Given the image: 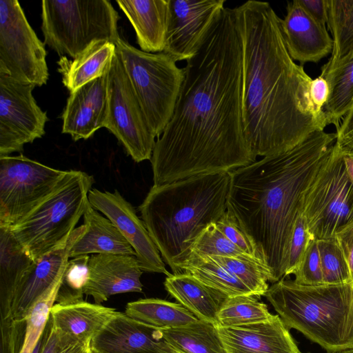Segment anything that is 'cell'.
<instances>
[{"instance_id": "26", "label": "cell", "mask_w": 353, "mask_h": 353, "mask_svg": "<svg viewBox=\"0 0 353 353\" xmlns=\"http://www.w3.org/2000/svg\"><path fill=\"white\" fill-rule=\"evenodd\" d=\"M116 54L115 43L107 40L92 42L74 59L60 57L58 71L70 93L106 74Z\"/></svg>"}, {"instance_id": "16", "label": "cell", "mask_w": 353, "mask_h": 353, "mask_svg": "<svg viewBox=\"0 0 353 353\" xmlns=\"http://www.w3.org/2000/svg\"><path fill=\"white\" fill-rule=\"evenodd\" d=\"M85 230L83 224L75 228L64 246L33 262L14 292L8 316L1 321L26 323V319L34 304L62 276L70 258V251Z\"/></svg>"}, {"instance_id": "3", "label": "cell", "mask_w": 353, "mask_h": 353, "mask_svg": "<svg viewBox=\"0 0 353 353\" xmlns=\"http://www.w3.org/2000/svg\"><path fill=\"white\" fill-rule=\"evenodd\" d=\"M336 139V133L315 131L288 151L230 172L227 211L255 244L272 283L285 277L303 194Z\"/></svg>"}, {"instance_id": "33", "label": "cell", "mask_w": 353, "mask_h": 353, "mask_svg": "<svg viewBox=\"0 0 353 353\" xmlns=\"http://www.w3.org/2000/svg\"><path fill=\"white\" fill-rule=\"evenodd\" d=\"M259 299L252 294L228 297L218 314L217 325L232 327L271 319L274 315Z\"/></svg>"}, {"instance_id": "34", "label": "cell", "mask_w": 353, "mask_h": 353, "mask_svg": "<svg viewBox=\"0 0 353 353\" xmlns=\"http://www.w3.org/2000/svg\"><path fill=\"white\" fill-rule=\"evenodd\" d=\"M212 259L234 274L254 294L264 296L272 283V274L268 267L256 261L234 257L212 256Z\"/></svg>"}, {"instance_id": "47", "label": "cell", "mask_w": 353, "mask_h": 353, "mask_svg": "<svg viewBox=\"0 0 353 353\" xmlns=\"http://www.w3.org/2000/svg\"><path fill=\"white\" fill-rule=\"evenodd\" d=\"M341 151L343 153L347 175L353 183V153L347 150H341Z\"/></svg>"}, {"instance_id": "20", "label": "cell", "mask_w": 353, "mask_h": 353, "mask_svg": "<svg viewBox=\"0 0 353 353\" xmlns=\"http://www.w3.org/2000/svg\"><path fill=\"white\" fill-rule=\"evenodd\" d=\"M281 27L290 57L301 64L317 63L332 52L333 40L325 26L307 13L298 0L288 2Z\"/></svg>"}, {"instance_id": "42", "label": "cell", "mask_w": 353, "mask_h": 353, "mask_svg": "<svg viewBox=\"0 0 353 353\" xmlns=\"http://www.w3.org/2000/svg\"><path fill=\"white\" fill-rule=\"evenodd\" d=\"M216 224L219 230L231 242L266 265L254 242L241 228L235 218L228 211L225 212Z\"/></svg>"}, {"instance_id": "11", "label": "cell", "mask_w": 353, "mask_h": 353, "mask_svg": "<svg viewBox=\"0 0 353 353\" xmlns=\"http://www.w3.org/2000/svg\"><path fill=\"white\" fill-rule=\"evenodd\" d=\"M0 72L35 87L49 77L45 43L17 0H0Z\"/></svg>"}, {"instance_id": "1", "label": "cell", "mask_w": 353, "mask_h": 353, "mask_svg": "<svg viewBox=\"0 0 353 353\" xmlns=\"http://www.w3.org/2000/svg\"><path fill=\"white\" fill-rule=\"evenodd\" d=\"M186 61L172 116L150 159L153 185L232 172L256 161L243 132L242 46L234 8L223 9Z\"/></svg>"}, {"instance_id": "8", "label": "cell", "mask_w": 353, "mask_h": 353, "mask_svg": "<svg viewBox=\"0 0 353 353\" xmlns=\"http://www.w3.org/2000/svg\"><path fill=\"white\" fill-rule=\"evenodd\" d=\"M119 57L151 131L159 138L170 120L185 78V69L164 52L139 50L120 38Z\"/></svg>"}, {"instance_id": "46", "label": "cell", "mask_w": 353, "mask_h": 353, "mask_svg": "<svg viewBox=\"0 0 353 353\" xmlns=\"http://www.w3.org/2000/svg\"><path fill=\"white\" fill-rule=\"evenodd\" d=\"M298 1L315 20L323 25L327 24V0H298Z\"/></svg>"}, {"instance_id": "51", "label": "cell", "mask_w": 353, "mask_h": 353, "mask_svg": "<svg viewBox=\"0 0 353 353\" xmlns=\"http://www.w3.org/2000/svg\"><path fill=\"white\" fill-rule=\"evenodd\" d=\"M92 353H95V352H92Z\"/></svg>"}, {"instance_id": "6", "label": "cell", "mask_w": 353, "mask_h": 353, "mask_svg": "<svg viewBox=\"0 0 353 353\" xmlns=\"http://www.w3.org/2000/svg\"><path fill=\"white\" fill-rule=\"evenodd\" d=\"M94 177L81 170H67L57 189L29 216L10 229L36 261L64 246L89 204Z\"/></svg>"}, {"instance_id": "21", "label": "cell", "mask_w": 353, "mask_h": 353, "mask_svg": "<svg viewBox=\"0 0 353 353\" xmlns=\"http://www.w3.org/2000/svg\"><path fill=\"white\" fill-rule=\"evenodd\" d=\"M217 330L226 353H302L281 317Z\"/></svg>"}, {"instance_id": "15", "label": "cell", "mask_w": 353, "mask_h": 353, "mask_svg": "<svg viewBox=\"0 0 353 353\" xmlns=\"http://www.w3.org/2000/svg\"><path fill=\"white\" fill-rule=\"evenodd\" d=\"M90 205L103 213L119 229L136 253L141 269L144 272L171 274L166 270L161 254L152 241L143 221L134 208L120 194L91 189L88 193Z\"/></svg>"}, {"instance_id": "28", "label": "cell", "mask_w": 353, "mask_h": 353, "mask_svg": "<svg viewBox=\"0 0 353 353\" xmlns=\"http://www.w3.org/2000/svg\"><path fill=\"white\" fill-rule=\"evenodd\" d=\"M321 75L329 86L323 111L327 124L337 129L353 104V52Z\"/></svg>"}, {"instance_id": "9", "label": "cell", "mask_w": 353, "mask_h": 353, "mask_svg": "<svg viewBox=\"0 0 353 353\" xmlns=\"http://www.w3.org/2000/svg\"><path fill=\"white\" fill-rule=\"evenodd\" d=\"M301 211L312 237L317 241L334 239L353 221V183L336 142L303 192Z\"/></svg>"}, {"instance_id": "48", "label": "cell", "mask_w": 353, "mask_h": 353, "mask_svg": "<svg viewBox=\"0 0 353 353\" xmlns=\"http://www.w3.org/2000/svg\"><path fill=\"white\" fill-rule=\"evenodd\" d=\"M327 353H353V348L341 350V351H336V352H327Z\"/></svg>"}, {"instance_id": "39", "label": "cell", "mask_w": 353, "mask_h": 353, "mask_svg": "<svg viewBox=\"0 0 353 353\" xmlns=\"http://www.w3.org/2000/svg\"><path fill=\"white\" fill-rule=\"evenodd\" d=\"M312 239L305 218L301 213L294 224L290 237L284 278L294 274L300 265Z\"/></svg>"}, {"instance_id": "44", "label": "cell", "mask_w": 353, "mask_h": 353, "mask_svg": "<svg viewBox=\"0 0 353 353\" xmlns=\"http://www.w3.org/2000/svg\"><path fill=\"white\" fill-rule=\"evenodd\" d=\"M334 239L344 254L353 281V221L340 229Z\"/></svg>"}, {"instance_id": "24", "label": "cell", "mask_w": 353, "mask_h": 353, "mask_svg": "<svg viewBox=\"0 0 353 353\" xmlns=\"http://www.w3.org/2000/svg\"><path fill=\"white\" fill-rule=\"evenodd\" d=\"M164 287L199 320L218 325V314L228 296L204 285L186 272L167 276Z\"/></svg>"}, {"instance_id": "13", "label": "cell", "mask_w": 353, "mask_h": 353, "mask_svg": "<svg viewBox=\"0 0 353 353\" xmlns=\"http://www.w3.org/2000/svg\"><path fill=\"white\" fill-rule=\"evenodd\" d=\"M34 88L0 72V157L21 152L45 134L48 119L33 97Z\"/></svg>"}, {"instance_id": "37", "label": "cell", "mask_w": 353, "mask_h": 353, "mask_svg": "<svg viewBox=\"0 0 353 353\" xmlns=\"http://www.w3.org/2000/svg\"><path fill=\"white\" fill-rule=\"evenodd\" d=\"M89 255L68 260L61 281L55 303L68 304L83 301V289L89 276Z\"/></svg>"}, {"instance_id": "5", "label": "cell", "mask_w": 353, "mask_h": 353, "mask_svg": "<svg viewBox=\"0 0 353 353\" xmlns=\"http://www.w3.org/2000/svg\"><path fill=\"white\" fill-rule=\"evenodd\" d=\"M264 296L289 330L299 331L327 352L353 348V281L304 285L283 278Z\"/></svg>"}, {"instance_id": "17", "label": "cell", "mask_w": 353, "mask_h": 353, "mask_svg": "<svg viewBox=\"0 0 353 353\" xmlns=\"http://www.w3.org/2000/svg\"><path fill=\"white\" fill-rule=\"evenodd\" d=\"M90 347L95 353H168L173 350L161 330L119 312L93 338Z\"/></svg>"}, {"instance_id": "50", "label": "cell", "mask_w": 353, "mask_h": 353, "mask_svg": "<svg viewBox=\"0 0 353 353\" xmlns=\"http://www.w3.org/2000/svg\"><path fill=\"white\" fill-rule=\"evenodd\" d=\"M347 151H348V150H347ZM350 152H352L353 153V151H350Z\"/></svg>"}, {"instance_id": "7", "label": "cell", "mask_w": 353, "mask_h": 353, "mask_svg": "<svg viewBox=\"0 0 353 353\" xmlns=\"http://www.w3.org/2000/svg\"><path fill=\"white\" fill-rule=\"evenodd\" d=\"M119 18L108 0L41 1L44 43L60 57L74 59L97 40L116 43Z\"/></svg>"}, {"instance_id": "38", "label": "cell", "mask_w": 353, "mask_h": 353, "mask_svg": "<svg viewBox=\"0 0 353 353\" xmlns=\"http://www.w3.org/2000/svg\"><path fill=\"white\" fill-rule=\"evenodd\" d=\"M323 283L326 285H342L352 282L350 269L336 239L318 241Z\"/></svg>"}, {"instance_id": "43", "label": "cell", "mask_w": 353, "mask_h": 353, "mask_svg": "<svg viewBox=\"0 0 353 353\" xmlns=\"http://www.w3.org/2000/svg\"><path fill=\"white\" fill-rule=\"evenodd\" d=\"M335 133L336 145L343 150L353 151V104Z\"/></svg>"}, {"instance_id": "52", "label": "cell", "mask_w": 353, "mask_h": 353, "mask_svg": "<svg viewBox=\"0 0 353 353\" xmlns=\"http://www.w3.org/2000/svg\"><path fill=\"white\" fill-rule=\"evenodd\" d=\"M303 353V352H302ZM307 353H310V352H307Z\"/></svg>"}, {"instance_id": "41", "label": "cell", "mask_w": 353, "mask_h": 353, "mask_svg": "<svg viewBox=\"0 0 353 353\" xmlns=\"http://www.w3.org/2000/svg\"><path fill=\"white\" fill-rule=\"evenodd\" d=\"M294 281L304 285L324 284L318 241L312 239L303 260L294 274Z\"/></svg>"}, {"instance_id": "32", "label": "cell", "mask_w": 353, "mask_h": 353, "mask_svg": "<svg viewBox=\"0 0 353 353\" xmlns=\"http://www.w3.org/2000/svg\"><path fill=\"white\" fill-rule=\"evenodd\" d=\"M204 285L219 290L229 297L254 294L234 274L210 256L191 254L181 267Z\"/></svg>"}, {"instance_id": "45", "label": "cell", "mask_w": 353, "mask_h": 353, "mask_svg": "<svg viewBox=\"0 0 353 353\" xmlns=\"http://www.w3.org/2000/svg\"><path fill=\"white\" fill-rule=\"evenodd\" d=\"M310 94L311 100L316 108L323 112V108L328 99L329 86L327 81L321 75L312 79Z\"/></svg>"}, {"instance_id": "4", "label": "cell", "mask_w": 353, "mask_h": 353, "mask_svg": "<svg viewBox=\"0 0 353 353\" xmlns=\"http://www.w3.org/2000/svg\"><path fill=\"white\" fill-rule=\"evenodd\" d=\"M230 172L197 175L153 185L139 206L143 221L164 262L173 274L191 254L194 240L227 211Z\"/></svg>"}, {"instance_id": "40", "label": "cell", "mask_w": 353, "mask_h": 353, "mask_svg": "<svg viewBox=\"0 0 353 353\" xmlns=\"http://www.w3.org/2000/svg\"><path fill=\"white\" fill-rule=\"evenodd\" d=\"M39 353H92V351L90 345L80 343L57 331L49 316Z\"/></svg>"}, {"instance_id": "25", "label": "cell", "mask_w": 353, "mask_h": 353, "mask_svg": "<svg viewBox=\"0 0 353 353\" xmlns=\"http://www.w3.org/2000/svg\"><path fill=\"white\" fill-rule=\"evenodd\" d=\"M85 230L72 245L69 257L89 254L135 256L136 253L116 225L90 203L83 214Z\"/></svg>"}, {"instance_id": "19", "label": "cell", "mask_w": 353, "mask_h": 353, "mask_svg": "<svg viewBox=\"0 0 353 353\" xmlns=\"http://www.w3.org/2000/svg\"><path fill=\"white\" fill-rule=\"evenodd\" d=\"M108 73L70 93L63 109L62 133L88 139L105 128L108 114Z\"/></svg>"}, {"instance_id": "2", "label": "cell", "mask_w": 353, "mask_h": 353, "mask_svg": "<svg viewBox=\"0 0 353 353\" xmlns=\"http://www.w3.org/2000/svg\"><path fill=\"white\" fill-rule=\"evenodd\" d=\"M242 46L244 136L256 157L283 153L328 125L310 94L312 79L290 57L268 2L234 8Z\"/></svg>"}, {"instance_id": "18", "label": "cell", "mask_w": 353, "mask_h": 353, "mask_svg": "<svg viewBox=\"0 0 353 353\" xmlns=\"http://www.w3.org/2000/svg\"><path fill=\"white\" fill-rule=\"evenodd\" d=\"M89 276L83 294L101 304L112 295L142 292L141 269L135 256L93 254L89 259Z\"/></svg>"}, {"instance_id": "10", "label": "cell", "mask_w": 353, "mask_h": 353, "mask_svg": "<svg viewBox=\"0 0 353 353\" xmlns=\"http://www.w3.org/2000/svg\"><path fill=\"white\" fill-rule=\"evenodd\" d=\"M67 170L23 154L0 157V228L12 229L59 186Z\"/></svg>"}, {"instance_id": "12", "label": "cell", "mask_w": 353, "mask_h": 353, "mask_svg": "<svg viewBox=\"0 0 353 353\" xmlns=\"http://www.w3.org/2000/svg\"><path fill=\"white\" fill-rule=\"evenodd\" d=\"M105 125L137 163L150 160L156 143L145 116L117 52L108 73Z\"/></svg>"}, {"instance_id": "49", "label": "cell", "mask_w": 353, "mask_h": 353, "mask_svg": "<svg viewBox=\"0 0 353 353\" xmlns=\"http://www.w3.org/2000/svg\"><path fill=\"white\" fill-rule=\"evenodd\" d=\"M168 353H183V352L178 351V350H176L173 348V350L171 352H168Z\"/></svg>"}, {"instance_id": "36", "label": "cell", "mask_w": 353, "mask_h": 353, "mask_svg": "<svg viewBox=\"0 0 353 353\" xmlns=\"http://www.w3.org/2000/svg\"><path fill=\"white\" fill-rule=\"evenodd\" d=\"M191 254L239 258L265 265L231 242L219 230L216 223L209 225L194 240Z\"/></svg>"}, {"instance_id": "27", "label": "cell", "mask_w": 353, "mask_h": 353, "mask_svg": "<svg viewBox=\"0 0 353 353\" xmlns=\"http://www.w3.org/2000/svg\"><path fill=\"white\" fill-rule=\"evenodd\" d=\"M34 261L15 239L11 230L0 228L1 320L8 316L14 292Z\"/></svg>"}, {"instance_id": "30", "label": "cell", "mask_w": 353, "mask_h": 353, "mask_svg": "<svg viewBox=\"0 0 353 353\" xmlns=\"http://www.w3.org/2000/svg\"><path fill=\"white\" fill-rule=\"evenodd\" d=\"M161 332L172 348L183 353H226L216 325L210 322L198 320Z\"/></svg>"}, {"instance_id": "29", "label": "cell", "mask_w": 353, "mask_h": 353, "mask_svg": "<svg viewBox=\"0 0 353 353\" xmlns=\"http://www.w3.org/2000/svg\"><path fill=\"white\" fill-rule=\"evenodd\" d=\"M125 313L159 330L181 327L199 320L182 305L159 299L130 302L125 307Z\"/></svg>"}, {"instance_id": "31", "label": "cell", "mask_w": 353, "mask_h": 353, "mask_svg": "<svg viewBox=\"0 0 353 353\" xmlns=\"http://www.w3.org/2000/svg\"><path fill=\"white\" fill-rule=\"evenodd\" d=\"M327 25L332 36L333 48L321 72L353 52V0H327Z\"/></svg>"}, {"instance_id": "23", "label": "cell", "mask_w": 353, "mask_h": 353, "mask_svg": "<svg viewBox=\"0 0 353 353\" xmlns=\"http://www.w3.org/2000/svg\"><path fill=\"white\" fill-rule=\"evenodd\" d=\"M117 313L114 308L81 301L54 303L50 312V319L59 332L80 343L90 345L93 338Z\"/></svg>"}, {"instance_id": "22", "label": "cell", "mask_w": 353, "mask_h": 353, "mask_svg": "<svg viewBox=\"0 0 353 353\" xmlns=\"http://www.w3.org/2000/svg\"><path fill=\"white\" fill-rule=\"evenodd\" d=\"M134 28L142 51L163 52L170 17V0H117Z\"/></svg>"}, {"instance_id": "35", "label": "cell", "mask_w": 353, "mask_h": 353, "mask_svg": "<svg viewBox=\"0 0 353 353\" xmlns=\"http://www.w3.org/2000/svg\"><path fill=\"white\" fill-rule=\"evenodd\" d=\"M61 279L62 276L42 295L30 312L26 319L23 343L19 353H33L48 323L50 310L55 303Z\"/></svg>"}, {"instance_id": "14", "label": "cell", "mask_w": 353, "mask_h": 353, "mask_svg": "<svg viewBox=\"0 0 353 353\" xmlns=\"http://www.w3.org/2000/svg\"><path fill=\"white\" fill-rule=\"evenodd\" d=\"M226 0H170L163 52L176 62L192 58L221 16Z\"/></svg>"}]
</instances>
